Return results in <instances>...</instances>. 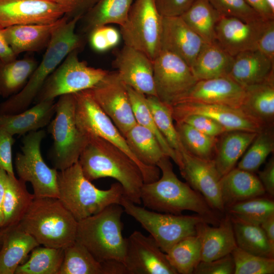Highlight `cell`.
<instances>
[{
    "instance_id": "6da1fadb",
    "label": "cell",
    "mask_w": 274,
    "mask_h": 274,
    "mask_svg": "<svg viewBox=\"0 0 274 274\" xmlns=\"http://www.w3.org/2000/svg\"><path fill=\"white\" fill-rule=\"evenodd\" d=\"M170 159L165 156L157 163L162 173L160 178L143 184L140 192L141 202L145 207L160 213L181 215L184 211H192L204 217L210 224L218 225L220 220L217 212L200 193L178 178Z\"/></svg>"
},
{
    "instance_id": "7a4b0ae2",
    "label": "cell",
    "mask_w": 274,
    "mask_h": 274,
    "mask_svg": "<svg viewBox=\"0 0 274 274\" xmlns=\"http://www.w3.org/2000/svg\"><path fill=\"white\" fill-rule=\"evenodd\" d=\"M87 138L78 160L84 176L90 181L106 177L115 179L122 186L124 196L140 204L141 189L144 182L136 164L110 142L99 137Z\"/></svg>"
},
{
    "instance_id": "3957f363",
    "label": "cell",
    "mask_w": 274,
    "mask_h": 274,
    "mask_svg": "<svg viewBox=\"0 0 274 274\" xmlns=\"http://www.w3.org/2000/svg\"><path fill=\"white\" fill-rule=\"evenodd\" d=\"M80 18L64 20L55 30L42 59L24 87L0 104V114H15L27 109L49 76L72 51L81 49L84 42L75 28Z\"/></svg>"
},
{
    "instance_id": "277c9868",
    "label": "cell",
    "mask_w": 274,
    "mask_h": 274,
    "mask_svg": "<svg viewBox=\"0 0 274 274\" xmlns=\"http://www.w3.org/2000/svg\"><path fill=\"white\" fill-rule=\"evenodd\" d=\"M58 199L78 222L112 204H120L124 190L118 183L97 188L83 175L78 161L57 173Z\"/></svg>"
},
{
    "instance_id": "5b68a950",
    "label": "cell",
    "mask_w": 274,
    "mask_h": 274,
    "mask_svg": "<svg viewBox=\"0 0 274 274\" xmlns=\"http://www.w3.org/2000/svg\"><path fill=\"white\" fill-rule=\"evenodd\" d=\"M19 225L45 247L65 249L76 241L78 221L58 198L35 197Z\"/></svg>"
},
{
    "instance_id": "8992f818",
    "label": "cell",
    "mask_w": 274,
    "mask_h": 274,
    "mask_svg": "<svg viewBox=\"0 0 274 274\" xmlns=\"http://www.w3.org/2000/svg\"><path fill=\"white\" fill-rule=\"evenodd\" d=\"M123 211L121 204H112L78 222L76 241L100 263L110 260L124 263L126 238L122 234Z\"/></svg>"
},
{
    "instance_id": "52a82bcc",
    "label": "cell",
    "mask_w": 274,
    "mask_h": 274,
    "mask_svg": "<svg viewBox=\"0 0 274 274\" xmlns=\"http://www.w3.org/2000/svg\"><path fill=\"white\" fill-rule=\"evenodd\" d=\"M74 95L76 122L85 135L101 138L123 151L140 169L144 183L154 182L160 178V169L158 166L147 165L134 155L124 136L97 105L88 89Z\"/></svg>"
},
{
    "instance_id": "ba28073f",
    "label": "cell",
    "mask_w": 274,
    "mask_h": 274,
    "mask_svg": "<svg viewBox=\"0 0 274 274\" xmlns=\"http://www.w3.org/2000/svg\"><path fill=\"white\" fill-rule=\"evenodd\" d=\"M75 107L74 94L59 96L55 102V118L48 124L53 139L50 156L53 167L58 171L78 161L88 141L76 124Z\"/></svg>"
},
{
    "instance_id": "9c48e42d",
    "label": "cell",
    "mask_w": 274,
    "mask_h": 274,
    "mask_svg": "<svg viewBox=\"0 0 274 274\" xmlns=\"http://www.w3.org/2000/svg\"><path fill=\"white\" fill-rule=\"evenodd\" d=\"M120 204L150 233L164 253L182 239L196 235V226L201 222H210L199 215H182L162 213L141 207L123 195Z\"/></svg>"
},
{
    "instance_id": "30bf717a",
    "label": "cell",
    "mask_w": 274,
    "mask_h": 274,
    "mask_svg": "<svg viewBox=\"0 0 274 274\" xmlns=\"http://www.w3.org/2000/svg\"><path fill=\"white\" fill-rule=\"evenodd\" d=\"M162 25V16L155 0H133L120 32L124 45L143 52L153 61L161 51Z\"/></svg>"
},
{
    "instance_id": "8fae6325",
    "label": "cell",
    "mask_w": 274,
    "mask_h": 274,
    "mask_svg": "<svg viewBox=\"0 0 274 274\" xmlns=\"http://www.w3.org/2000/svg\"><path fill=\"white\" fill-rule=\"evenodd\" d=\"M79 51L71 52L49 76L35 99L36 104L91 88L107 75L109 71L79 60Z\"/></svg>"
},
{
    "instance_id": "7c38bea8",
    "label": "cell",
    "mask_w": 274,
    "mask_h": 274,
    "mask_svg": "<svg viewBox=\"0 0 274 274\" xmlns=\"http://www.w3.org/2000/svg\"><path fill=\"white\" fill-rule=\"evenodd\" d=\"M45 135V131L40 129L24 136L21 152L15 156V169L19 179L31 183L35 197L58 198V170L47 165L41 152V144Z\"/></svg>"
},
{
    "instance_id": "4fadbf2b",
    "label": "cell",
    "mask_w": 274,
    "mask_h": 274,
    "mask_svg": "<svg viewBox=\"0 0 274 274\" xmlns=\"http://www.w3.org/2000/svg\"><path fill=\"white\" fill-rule=\"evenodd\" d=\"M153 65L157 97L170 107L177 104L198 81L191 67L172 53L160 51Z\"/></svg>"
},
{
    "instance_id": "5bb4252c",
    "label": "cell",
    "mask_w": 274,
    "mask_h": 274,
    "mask_svg": "<svg viewBox=\"0 0 274 274\" xmlns=\"http://www.w3.org/2000/svg\"><path fill=\"white\" fill-rule=\"evenodd\" d=\"M88 90L97 105L124 136L136 124L127 86L117 72L109 71Z\"/></svg>"
},
{
    "instance_id": "9a60e30c",
    "label": "cell",
    "mask_w": 274,
    "mask_h": 274,
    "mask_svg": "<svg viewBox=\"0 0 274 274\" xmlns=\"http://www.w3.org/2000/svg\"><path fill=\"white\" fill-rule=\"evenodd\" d=\"M177 165L186 183L200 193L216 212L223 213L225 209L222 201L219 174L213 160L195 157L181 146Z\"/></svg>"
},
{
    "instance_id": "2e32d148",
    "label": "cell",
    "mask_w": 274,
    "mask_h": 274,
    "mask_svg": "<svg viewBox=\"0 0 274 274\" xmlns=\"http://www.w3.org/2000/svg\"><path fill=\"white\" fill-rule=\"evenodd\" d=\"M124 263L128 274H177L154 239L139 231L126 238Z\"/></svg>"
},
{
    "instance_id": "e0dca14e",
    "label": "cell",
    "mask_w": 274,
    "mask_h": 274,
    "mask_svg": "<svg viewBox=\"0 0 274 274\" xmlns=\"http://www.w3.org/2000/svg\"><path fill=\"white\" fill-rule=\"evenodd\" d=\"M271 20L259 19L245 21L233 17L221 16L215 29V42L232 56L257 50L258 42Z\"/></svg>"
},
{
    "instance_id": "ac0fdd59",
    "label": "cell",
    "mask_w": 274,
    "mask_h": 274,
    "mask_svg": "<svg viewBox=\"0 0 274 274\" xmlns=\"http://www.w3.org/2000/svg\"><path fill=\"white\" fill-rule=\"evenodd\" d=\"M65 14L50 0H0V27L55 22Z\"/></svg>"
},
{
    "instance_id": "d6986e66",
    "label": "cell",
    "mask_w": 274,
    "mask_h": 274,
    "mask_svg": "<svg viewBox=\"0 0 274 274\" xmlns=\"http://www.w3.org/2000/svg\"><path fill=\"white\" fill-rule=\"evenodd\" d=\"M113 66L122 82L146 96L157 97L153 65L143 52L124 45L115 54Z\"/></svg>"
},
{
    "instance_id": "ffe728a7",
    "label": "cell",
    "mask_w": 274,
    "mask_h": 274,
    "mask_svg": "<svg viewBox=\"0 0 274 274\" xmlns=\"http://www.w3.org/2000/svg\"><path fill=\"white\" fill-rule=\"evenodd\" d=\"M176 121L191 114L208 116L228 131L243 130L259 133L266 127L245 113L241 109L196 102H182L170 107Z\"/></svg>"
},
{
    "instance_id": "44dd1931",
    "label": "cell",
    "mask_w": 274,
    "mask_h": 274,
    "mask_svg": "<svg viewBox=\"0 0 274 274\" xmlns=\"http://www.w3.org/2000/svg\"><path fill=\"white\" fill-rule=\"evenodd\" d=\"M245 96V88L224 76L197 81L177 104L196 102L241 109Z\"/></svg>"
},
{
    "instance_id": "7402d4cb",
    "label": "cell",
    "mask_w": 274,
    "mask_h": 274,
    "mask_svg": "<svg viewBox=\"0 0 274 274\" xmlns=\"http://www.w3.org/2000/svg\"><path fill=\"white\" fill-rule=\"evenodd\" d=\"M205 43L181 16L162 17L161 51L178 56L191 67Z\"/></svg>"
},
{
    "instance_id": "603a6c76",
    "label": "cell",
    "mask_w": 274,
    "mask_h": 274,
    "mask_svg": "<svg viewBox=\"0 0 274 274\" xmlns=\"http://www.w3.org/2000/svg\"><path fill=\"white\" fill-rule=\"evenodd\" d=\"M196 230L200 243L202 261H210L231 254L237 246L232 221L227 214L218 225L212 226L203 221L197 224Z\"/></svg>"
},
{
    "instance_id": "cb8c5ba5",
    "label": "cell",
    "mask_w": 274,
    "mask_h": 274,
    "mask_svg": "<svg viewBox=\"0 0 274 274\" xmlns=\"http://www.w3.org/2000/svg\"><path fill=\"white\" fill-rule=\"evenodd\" d=\"M228 76L244 88L274 81V62L258 50L244 51L234 56Z\"/></svg>"
},
{
    "instance_id": "d4e9b609",
    "label": "cell",
    "mask_w": 274,
    "mask_h": 274,
    "mask_svg": "<svg viewBox=\"0 0 274 274\" xmlns=\"http://www.w3.org/2000/svg\"><path fill=\"white\" fill-rule=\"evenodd\" d=\"M65 19L64 15L51 23L9 26L4 28V35L16 56L25 52H38L47 47L54 31Z\"/></svg>"
},
{
    "instance_id": "484cf974",
    "label": "cell",
    "mask_w": 274,
    "mask_h": 274,
    "mask_svg": "<svg viewBox=\"0 0 274 274\" xmlns=\"http://www.w3.org/2000/svg\"><path fill=\"white\" fill-rule=\"evenodd\" d=\"M55 113L54 99L44 100L19 113L0 114V128L13 136L24 134L48 125Z\"/></svg>"
},
{
    "instance_id": "4316f807",
    "label": "cell",
    "mask_w": 274,
    "mask_h": 274,
    "mask_svg": "<svg viewBox=\"0 0 274 274\" xmlns=\"http://www.w3.org/2000/svg\"><path fill=\"white\" fill-rule=\"evenodd\" d=\"M220 185L225 209L239 202L263 196L266 193L254 173L237 167L221 178Z\"/></svg>"
},
{
    "instance_id": "83f0119b",
    "label": "cell",
    "mask_w": 274,
    "mask_h": 274,
    "mask_svg": "<svg viewBox=\"0 0 274 274\" xmlns=\"http://www.w3.org/2000/svg\"><path fill=\"white\" fill-rule=\"evenodd\" d=\"M40 245L19 224L6 229L0 250V274H14L28 254Z\"/></svg>"
},
{
    "instance_id": "f1b7e54d",
    "label": "cell",
    "mask_w": 274,
    "mask_h": 274,
    "mask_svg": "<svg viewBox=\"0 0 274 274\" xmlns=\"http://www.w3.org/2000/svg\"><path fill=\"white\" fill-rule=\"evenodd\" d=\"M257 134L251 131L231 130L220 136L213 161L221 177L235 167L237 161Z\"/></svg>"
},
{
    "instance_id": "f546056e",
    "label": "cell",
    "mask_w": 274,
    "mask_h": 274,
    "mask_svg": "<svg viewBox=\"0 0 274 274\" xmlns=\"http://www.w3.org/2000/svg\"><path fill=\"white\" fill-rule=\"evenodd\" d=\"M25 184L15 175L8 174L1 230L18 225L35 198V196L28 192Z\"/></svg>"
},
{
    "instance_id": "4dcf8cb0",
    "label": "cell",
    "mask_w": 274,
    "mask_h": 274,
    "mask_svg": "<svg viewBox=\"0 0 274 274\" xmlns=\"http://www.w3.org/2000/svg\"><path fill=\"white\" fill-rule=\"evenodd\" d=\"M233 60L216 42L206 43L191 68L198 81L228 76Z\"/></svg>"
},
{
    "instance_id": "1f68e13d",
    "label": "cell",
    "mask_w": 274,
    "mask_h": 274,
    "mask_svg": "<svg viewBox=\"0 0 274 274\" xmlns=\"http://www.w3.org/2000/svg\"><path fill=\"white\" fill-rule=\"evenodd\" d=\"M245 89V96L241 109L265 126H272L274 119V81Z\"/></svg>"
},
{
    "instance_id": "d6a6232c",
    "label": "cell",
    "mask_w": 274,
    "mask_h": 274,
    "mask_svg": "<svg viewBox=\"0 0 274 274\" xmlns=\"http://www.w3.org/2000/svg\"><path fill=\"white\" fill-rule=\"evenodd\" d=\"M133 0H98L81 18L83 31L88 33L94 28L109 24L120 26L126 22Z\"/></svg>"
},
{
    "instance_id": "836d02e7",
    "label": "cell",
    "mask_w": 274,
    "mask_h": 274,
    "mask_svg": "<svg viewBox=\"0 0 274 274\" xmlns=\"http://www.w3.org/2000/svg\"><path fill=\"white\" fill-rule=\"evenodd\" d=\"M38 64L30 56L10 61L0 59V96L8 98L21 91Z\"/></svg>"
},
{
    "instance_id": "e575fe53",
    "label": "cell",
    "mask_w": 274,
    "mask_h": 274,
    "mask_svg": "<svg viewBox=\"0 0 274 274\" xmlns=\"http://www.w3.org/2000/svg\"><path fill=\"white\" fill-rule=\"evenodd\" d=\"M206 43L215 42V29L221 15L208 0H195L181 16Z\"/></svg>"
},
{
    "instance_id": "d590c367",
    "label": "cell",
    "mask_w": 274,
    "mask_h": 274,
    "mask_svg": "<svg viewBox=\"0 0 274 274\" xmlns=\"http://www.w3.org/2000/svg\"><path fill=\"white\" fill-rule=\"evenodd\" d=\"M124 138L134 155L147 165L156 166L166 156L154 134L137 123L126 133Z\"/></svg>"
},
{
    "instance_id": "8d00e7d4",
    "label": "cell",
    "mask_w": 274,
    "mask_h": 274,
    "mask_svg": "<svg viewBox=\"0 0 274 274\" xmlns=\"http://www.w3.org/2000/svg\"><path fill=\"white\" fill-rule=\"evenodd\" d=\"M232 221L236 246L238 248L253 255L274 258V248L270 245L260 225L232 220Z\"/></svg>"
},
{
    "instance_id": "74e56055",
    "label": "cell",
    "mask_w": 274,
    "mask_h": 274,
    "mask_svg": "<svg viewBox=\"0 0 274 274\" xmlns=\"http://www.w3.org/2000/svg\"><path fill=\"white\" fill-rule=\"evenodd\" d=\"M64 258V249L38 246L27 261L19 265L14 274H58Z\"/></svg>"
},
{
    "instance_id": "f35d334b",
    "label": "cell",
    "mask_w": 274,
    "mask_h": 274,
    "mask_svg": "<svg viewBox=\"0 0 274 274\" xmlns=\"http://www.w3.org/2000/svg\"><path fill=\"white\" fill-rule=\"evenodd\" d=\"M176 122L180 142L188 153L202 159H214L219 137L206 135L183 122Z\"/></svg>"
},
{
    "instance_id": "ab89813d",
    "label": "cell",
    "mask_w": 274,
    "mask_h": 274,
    "mask_svg": "<svg viewBox=\"0 0 274 274\" xmlns=\"http://www.w3.org/2000/svg\"><path fill=\"white\" fill-rule=\"evenodd\" d=\"M232 220L260 225L274 215V201L263 196L233 204L225 209Z\"/></svg>"
},
{
    "instance_id": "60d3db41",
    "label": "cell",
    "mask_w": 274,
    "mask_h": 274,
    "mask_svg": "<svg viewBox=\"0 0 274 274\" xmlns=\"http://www.w3.org/2000/svg\"><path fill=\"white\" fill-rule=\"evenodd\" d=\"M166 257L177 273L192 274L201 261V246L196 235L187 236L174 245Z\"/></svg>"
},
{
    "instance_id": "b9f144b4",
    "label": "cell",
    "mask_w": 274,
    "mask_h": 274,
    "mask_svg": "<svg viewBox=\"0 0 274 274\" xmlns=\"http://www.w3.org/2000/svg\"><path fill=\"white\" fill-rule=\"evenodd\" d=\"M58 274H103L101 263L83 245L75 241L64 249Z\"/></svg>"
},
{
    "instance_id": "7bdbcfd3",
    "label": "cell",
    "mask_w": 274,
    "mask_h": 274,
    "mask_svg": "<svg viewBox=\"0 0 274 274\" xmlns=\"http://www.w3.org/2000/svg\"><path fill=\"white\" fill-rule=\"evenodd\" d=\"M127 86L134 116L138 124L151 131L156 136L165 154L176 164L177 156L159 130L146 100V96Z\"/></svg>"
},
{
    "instance_id": "ee69618b",
    "label": "cell",
    "mask_w": 274,
    "mask_h": 274,
    "mask_svg": "<svg viewBox=\"0 0 274 274\" xmlns=\"http://www.w3.org/2000/svg\"><path fill=\"white\" fill-rule=\"evenodd\" d=\"M272 126L268 127L258 133L246 151L237 168L254 173L265 162L274 150V136Z\"/></svg>"
},
{
    "instance_id": "f6af8a7d",
    "label": "cell",
    "mask_w": 274,
    "mask_h": 274,
    "mask_svg": "<svg viewBox=\"0 0 274 274\" xmlns=\"http://www.w3.org/2000/svg\"><path fill=\"white\" fill-rule=\"evenodd\" d=\"M146 100L157 128L176 152L178 159L182 144L173 122L171 107L154 96H146Z\"/></svg>"
},
{
    "instance_id": "bcb514c9",
    "label": "cell",
    "mask_w": 274,
    "mask_h": 274,
    "mask_svg": "<svg viewBox=\"0 0 274 274\" xmlns=\"http://www.w3.org/2000/svg\"><path fill=\"white\" fill-rule=\"evenodd\" d=\"M234 274H273L274 258L253 255L236 246L232 251Z\"/></svg>"
},
{
    "instance_id": "7dc6e473",
    "label": "cell",
    "mask_w": 274,
    "mask_h": 274,
    "mask_svg": "<svg viewBox=\"0 0 274 274\" xmlns=\"http://www.w3.org/2000/svg\"><path fill=\"white\" fill-rule=\"evenodd\" d=\"M208 1L223 16L233 17L248 22L262 18L245 0Z\"/></svg>"
},
{
    "instance_id": "c3c4849f",
    "label": "cell",
    "mask_w": 274,
    "mask_h": 274,
    "mask_svg": "<svg viewBox=\"0 0 274 274\" xmlns=\"http://www.w3.org/2000/svg\"><path fill=\"white\" fill-rule=\"evenodd\" d=\"M91 48L97 52H104L117 46L121 35L116 28L105 25L96 27L88 35Z\"/></svg>"
},
{
    "instance_id": "681fc988",
    "label": "cell",
    "mask_w": 274,
    "mask_h": 274,
    "mask_svg": "<svg viewBox=\"0 0 274 274\" xmlns=\"http://www.w3.org/2000/svg\"><path fill=\"white\" fill-rule=\"evenodd\" d=\"M176 122H183L199 131L211 136L219 137L228 130L214 119L204 115L191 114Z\"/></svg>"
},
{
    "instance_id": "f907efd6",
    "label": "cell",
    "mask_w": 274,
    "mask_h": 274,
    "mask_svg": "<svg viewBox=\"0 0 274 274\" xmlns=\"http://www.w3.org/2000/svg\"><path fill=\"white\" fill-rule=\"evenodd\" d=\"M234 263L231 254L210 261H201L194 274H234Z\"/></svg>"
},
{
    "instance_id": "816d5d0a",
    "label": "cell",
    "mask_w": 274,
    "mask_h": 274,
    "mask_svg": "<svg viewBox=\"0 0 274 274\" xmlns=\"http://www.w3.org/2000/svg\"><path fill=\"white\" fill-rule=\"evenodd\" d=\"M63 8L64 16L69 19L81 18L98 0H50Z\"/></svg>"
},
{
    "instance_id": "f5cc1de1",
    "label": "cell",
    "mask_w": 274,
    "mask_h": 274,
    "mask_svg": "<svg viewBox=\"0 0 274 274\" xmlns=\"http://www.w3.org/2000/svg\"><path fill=\"white\" fill-rule=\"evenodd\" d=\"M15 143L13 135L0 128V167L8 174L14 175L12 148Z\"/></svg>"
},
{
    "instance_id": "db71d44e",
    "label": "cell",
    "mask_w": 274,
    "mask_h": 274,
    "mask_svg": "<svg viewBox=\"0 0 274 274\" xmlns=\"http://www.w3.org/2000/svg\"><path fill=\"white\" fill-rule=\"evenodd\" d=\"M195 0H155L162 17L181 16Z\"/></svg>"
},
{
    "instance_id": "11a10c76",
    "label": "cell",
    "mask_w": 274,
    "mask_h": 274,
    "mask_svg": "<svg viewBox=\"0 0 274 274\" xmlns=\"http://www.w3.org/2000/svg\"><path fill=\"white\" fill-rule=\"evenodd\" d=\"M257 50L274 62V19L269 21L260 37Z\"/></svg>"
},
{
    "instance_id": "9f6ffc18",
    "label": "cell",
    "mask_w": 274,
    "mask_h": 274,
    "mask_svg": "<svg viewBox=\"0 0 274 274\" xmlns=\"http://www.w3.org/2000/svg\"><path fill=\"white\" fill-rule=\"evenodd\" d=\"M258 178L265 192L271 197L274 196V157H271L264 168L258 172Z\"/></svg>"
},
{
    "instance_id": "6f0895ef",
    "label": "cell",
    "mask_w": 274,
    "mask_h": 274,
    "mask_svg": "<svg viewBox=\"0 0 274 274\" xmlns=\"http://www.w3.org/2000/svg\"><path fill=\"white\" fill-rule=\"evenodd\" d=\"M247 4L262 18L274 19V12L271 10L266 0H245Z\"/></svg>"
},
{
    "instance_id": "680465c9",
    "label": "cell",
    "mask_w": 274,
    "mask_h": 274,
    "mask_svg": "<svg viewBox=\"0 0 274 274\" xmlns=\"http://www.w3.org/2000/svg\"><path fill=\"white\" fill-rule=\"evenodd\" d=\"M101 263L103 274H128L126 266L122 261L110 260Z\"/></svg>"
},
{
    "instance_id": "91938a15",
    "label": "cell",
    "mask_w": 274,
    "mask_h": 274,
    "mask_svg": "<svg viewBox=\"0 0 274 274\" xmlns=\"http://www.w3.org/2000/svg\"><path fill=\"white\" fill-rule=\"evenodd\" d=\"M17 57L5 38L4 28L0 27V59L3 61H10L17 58Z\"/></svg>"
},
{
    "instance_id": "94428289",
    "label": "cell",
    "mask_w": 274,
    "mask_h": 274,
    "mask_svg": "<svg viewBox=\"0 0 274 274\" xmlns=\"http://www.w3.org/2000/svg\"><path fill=\"white\" fill-rule=\"evenodd\" d=\"M8 173L0 167V230L3 222V203L7 185Z\"/></svg>"
},
{
    "instance_id": "6125c7cd",
    "label": "cell",
    "mask_w": 274,
    "mask_h": 274,
    "mask_svg": "<svg viewBox=\"0 0 274 274\" xmlns=\"http://www.w3.org/2000/svg\"><path fill=\"white\" fill-rule=\"evenodd\" d=\"M270 245L274 248V215L263 221L260 225Z\"/></svg>"
},
{
    "instance_id": "be15d7a7",
    "label": "cell",
    "mask_w": 274,
    "mask_h": 274,
    "mask_svg": "<svg viewBox=\"0 0 274 274\" xmlns=\"http://www.w3.org/2000/svg\"><path fill=\"white\" fill-rule=\"evenodd\" d=\"M6 232V229L0 230V250L2 248L5 235Z\"/></svg>"
},
{
    "instance_id": "e7e4bbea",
    "label": "cell",
    "mask_w": 274,
    "mask_h": 274,
    "mask_svg": "<svg viewBox=\"0 0 274 274\" xmlns=\"http://www.w3.org/2000/svg\"><path fill=\"white\" fill-rule=\"evenodd\" d=\"M271 10L274 12V0H266Z\"/></svg>"
}]
</instances>
